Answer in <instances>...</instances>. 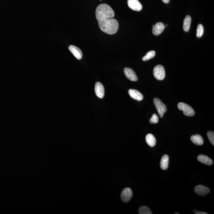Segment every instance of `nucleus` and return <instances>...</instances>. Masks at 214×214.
<instances>
[{
  "instance_id": "obj_27",
  "label": "nucleus",
  "mask_w": 214,
  "mask_h": 214,
  "mask_svg": "<svg viewBox=\"0 0 214 214\" xmlns=\"http://www.w3.org/2000/svg\"><path fill=\"white\" fill-rule=\"evenodd\" d=\"M100 1H101V0H100Z\"/></svg>"
},
{
  "instance_id": "obj_26",
  "label": "nucleus",
  "mask_w": 214,
  "mask_h": 214,
  "mask_svg": "<svg viewBox=\"0 0 214 214\" xmlns=\"http://www.w3.org/2000/svg\"><path fill=\"white\" fill-rule=\"evenodd\" d=\"M194 211V212H195H195H196V210H194V211Z\"/></svg>"
},
{
  "instance_id": "obj_3",
  "label": "nucleus",
  "mask_w": 214,
  "mask_h": 214,
  "mask_svg": "<svg viewBox=\"0 0 214 214\" xmlns=\"http://www.w3.org/2000/svg\"><path fill=\"white\" fill-rule=\"evenodd\" d=\"M177 106L180 110L183 111V113L186 116L191 117L195 114L194 109L187 104L183 102H180Z\"/></svg>"
},
{
  "instance_id": "obj_18",
  "label": "nucleus",
  "mask_w": 214,
  "mask_h": 214,
  "mask_svg": "<svg viewBox=\"0 0 214 214\" xmlns=\"http://www.w3.org/2000/svg\"><path fill=\"white\" fill-rule=\"evenodd\" d=\"M139 214H152L151 210L147 206H143L139 209Z\"/></svg>"
},
{
  "instance_id": "obj_22",
  "label": "nucleus",
  "mask_w": 214,
  "mask_h": 214,
  "mask_svg": "<svg viewBox=\"0 0 214 214\" xmlns=\"http://www.w3.org/2000/svg\"><path fill=\"white\" fill-rule=\"evenodd\" d=\"M159 122V117L157 114H154L150 120V122L151 123H157Z\"/></svg>"
},
{
  "instance_id": "obj_8",
  "label": "nucleus",
  "mask_w": 214,
  "mask_h": 214,
  "mask_svg": "<svg viewBox=\"0 0 214 214\" xmlns=\"http://www.w3.org/2000/svg\"><path fill=\"white\" fill-rule=\"evenodd\" d=\"M95 90L96 96L100 98H103L104 96V88L102 84L97 82L95 85Z\"/></svg>"
},
{
  "instance_id": "obj_20",
  "label": "nucleus",
  "mask_w": 214,
  "mask_h": 214,
  "mask_svg": "<svg viewBox=\"0 0 214 214\" xmlns=\"http://www.w3.org/2000/svg\"><path fill=\"white\" fill-rule=\"evenodd\" d=\"M204 33V28L202 25L200 24L197 29L196 35L198 38L201 37Z\"/></svg>"
},
{
  "instance_id": "obj_12",
  "label": "nucleus",
  "mask_w": 214,
  "mask_h": 214,
  "mask_svg": "<svg viewBox=\"0 0 214 214\" xmlns=\"http://www.w3.org/2000/svg\"><path fill=\"white\" fill-rule=\"evenodd\" d=\"M128 94L132 98L138 101L142 100L144 97L143 95L137 90L135 89H130L128 90Z\"/></svg>"
},
{
  "instance_id": "obj_13",
  "label": "nucleus",
  "mask_w": 214,
  "mask_h": 214,
  "mask_svg": "<svg viewBox=\"0 0 214 214\" xmlns=\"http://www.w3.org/2000/svg\"><path fill=\"white\" fill-rule=\"evenodd\" d=\"M198 160L200 162L208 166H211L213 163L212 160L208 156L204 155H199Z\"/></svg>"
},
{
  "instance_id": "obj_5",
  "label": "nucleus",
  "mask_w": 214,
  "mask_h": 214,
  "mask_svg": "<svg viewBox=\"0 0 214 214\" xmlns=\"http://www.w3.org/2000/svg\"><path fill=\"white\" fill-rule=\"evenodd\" d=\"M133 195V193L132 189L129 188H125L123 189L121 193V199L124 202L127 203L132 198Z\"/></svg>"
},
{
  "instance_id": "obj_16",
  "label": "nucleus",
  "mask_w": 214,
  "mask_h": 214,
  "mask_svg": "<svg viewBox=\"0 0 214 214\" xmlns=\"http://www.w3.org/2000/svg\"><path fill=\"white\" fill-rule=\"evenodd\" d=\"M145 140L149 146L153 147L155 146L156 143V140L155 136L152 134H148L145 137Z\"/></svg>"
},
{
  "instance_id": "obj_9",
  "label": "nucleus",
  "mask_w": 214,
  "mask_h": 214,
  "mask_svg": "<svg viewBox=\"0 0 214 214\" xmlns=\"http://www.w3.org/2000/svg\"><path fill=\"white\" fill-rule=\"evenodd\" d=\"M125 75L128 79L133 81L138 80V77L134 71L129 68H125L124 69Z\"/></svg>"
},
{
  "instance_id": "obj_14",
  "label": "nucleus",
  "mask_w": 214,
  "mask_h": 214,
  "mask_svg": "<svg viewBox=\"0 0 214 214\" xmlns=\"http://www.w3.org/2000/svg\"><path fill=\"white\" fill-rule=\"evenodd\" d=\"M190 139L192 142L195 145H201L204 144V140L201 136L199 134L192 136Z\"/></svg>"
},
{
  "instance_id": "obj_7",
  "label": "nucleus",
  "mask_w": 214,
  "mask_h": 214,
  "mask_svg": "<svg viewBox=\"0 0 214 214\" xmlns=\"http://www.w3.org/2000/svg\"><path fill=\"white\" fill-rule=\"evenodd\" d=\"M128 7L133 10L140 11L142 9V5L138 0H128Z\"/></svg>"
},
{
  "instance_id": "obj_25",
  "label": "nucleus",
  "mask_w": 214,
  "mask_h": 214,
  "mask_svg": "<svg viewBox=\"0 0 214 214\" xmlns=\"http://www.w3.org/2000/svg\"><path fill=\"white\" fill-rule=\"evenodd\" d=\"M175 214H179L180 213H175Z\"/></svg>"
},
{
  "instance_id": "obj_2",
  "label": "nucleus",
  "mask_w": 214,
  "mask_h": 214,
  "mask_svg": "<svg viewBox=\"0 0 214 214\" xmlns=\"http://www.w3.org/2000/svg\"><path fill=\"white\" fill-rule=\"evenodd\" d=\"M154 103L159 116L161 118H162L164 115L167 112V109L166 105L163 104L161 100L156 98H154Z\"/></svg>"
},
{
  "instance_id": "obj_17",
  "label": "nucleus",
  "mask_w": 214,
  "mask_h": 214,
  "mask_svg": "<svg viewBox=\"0 0 214 214\" xmlns=\"http://www.w3.org/2000/svg\"><path fill=\"white\" fill-rule=\"evenodd\" d=\"M192 18L190 16L187 15L186 16L185 19L184 20L183 23V29L185 32L189 31L190 27V24L191 23Z\"/></svg>"
},
{
  "instance_id": "obj_24",
  "label": "nucleus",
  "mask_w": 214,
  "mask_h": 214,
  "mask_svg": "<svg viewBox=\"0 0 214 214\" xmlns=\"http://www.w3.org/2000/svg\"><path fill=\"white\" fill-rule=\"evenodd\" d=\"M165 3H168L169 2L170 0H162Z\"/></svg>"
},
{
  "instance_id": "obj_1",
  "label": "nucleus",
  "mask_w": 214,
  "mask_h": 214,
  "mask_svg": "<svg viewBox=\"0 0 214 214\" xmlns=\"http://www.w3.org/2000/svg\"><path fill=\"white\" fill-rule=\"evenodd\" d=\"M96 16L100 28L104 32L110 35L116 34L118 30L119 23L113 18L114 11L109 5L101 4L98 6L96 10Z\"/></svg>"
},
{
  "instance_id": "obj_10",
  "label": "nucleus",
  "mask_w": 214,
  "mask_h": 214,
  "mask_svg": "<svg viewBox=\"0 0 214 214\" xmlns=\"http://www.w3.org/2000/svg\"><path fill=\"white\" fill-rule=\"evenodd\" d=\"M152 33L154 35L157 36L161 34L164 30L165 26L162 22H158L153 25Z\"/></svg>"
},
{
  "instance_id": "obj_15",
  "label": "nucleus",
  "mask_w": 214,
  "mask_h": 214,
  "mask_svg": "<svg viewBox=\"0 0 214 214\" xmlns=\"http://www.w3.org/2000/svg\"><path fill=\"white\" fill-rule=\"evenodd\" d=\"M169 157L167 155H164L161 158L160 162V167L161 169L166 170L168 167Z\"/></svg>"
},
{
  "instance_id": "obj_11",
  "label": "nucleus",
  "mask_w": 214,
  "mask_h": 214,
  "mask_svg": "<svg viewBox=\"0 0 214 214\" xmlns=\"http://www.w3.org/2000/svg\"><path fill=\"white\" fill-rule=\"evenodd\" d=\"M69 49L72 54L77 59H81L83 57V54L81 50L79 48L72 45L69 46Z\"/></svg>"
},
{
  "instance_id": "obj_6",
  "label": "nucleus",
  "mask_w": 214,
  "mask_h": 214,
  "mask_svg": "<svg viewBox=\"0 0 214 214\" xmlns=\"http://www.w3.org/2000/svg\"><path fill=\"white\" fill-rule=\"evenodd\" d=\"M194 191L198 195L202 196H205L210 192V188L201 185L196 186L194 188Z\"/></svg>"
},
{
  "instance_id": "obj_21",
  "label": "nucleus",
  "mask_w": 214,
  "mask_h": 214,
  "mask_svg": "<svg viewBox=\"0 0 214 214\" xmlns=\"http://www.w3.org/2000/svg\"><path fill=\"white\" fill-rule=\"evenodd\" d=\"M207 135L208 138L210 140V142L213 145H214V133L213 131H210L207 133Z\"/></svg>"
},
{
  "instance_id": "obj_4",
  "label": "nucleus",
  "mask_w": 214,
  "mask_h": 214,
  "mask_svg": "<svg viewBox=\"0 0 214 214\" xmlns=\"http://www.w3.org/2000/svg\"><path fill=\"white\" fill-rule=\"evenodd\" d=\"M154 75L157 80H163L166 77V72L163 66L161 65L156 66L154 69Z\"/></svg>"
},
{
  "instance_id": "obj_23",
  "label": "nucleus",
  "mask_w": 214,
  "mask_h": 214,
  "mask_svg": "<svg viewBox=\"0 0 214 214\" xmlns=\"http://www.w3.org/2000/svg\"><path fill=\"white\" fill-rule=\"evenodd\" d=\"M195 214H207V213L204 212H201V211H196L195 213Z\"/></svg>"
},
{
  "instance_id": "obj_19",
  "label": "nucleus",
  "mask_w": 214,
  "mask_h": 214,
  "mask_svg": "<svg viewBox=\"0 0 214 214\" xmlns=\"http://www.w3.org/2000/svg\"><path fill=\"white\" fill-rule=\"evenodd\" d=\"M156 55V52L155 51H151L148 52L142 58L143 61H146L153 58Z\"/></svg>"
}]
</instances>
